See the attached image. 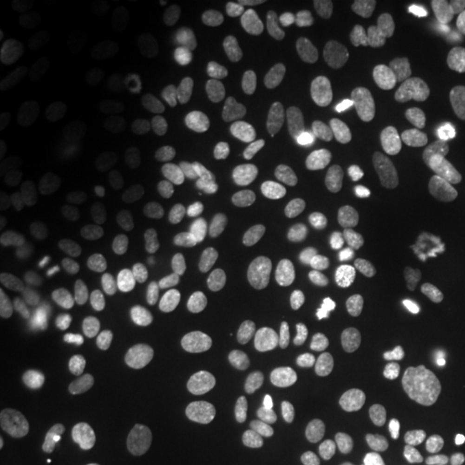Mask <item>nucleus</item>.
Here are the masks:
<instances>
[{
	"label": "nucleus",
	"mask_w": 465,
	"mask_h": 465,
	"mask_svg": "<svg viewBox=\"0 0 465 465\" xmlns=\"http://www.w3.org/2000/svg\"><path fill=\"white\" fill-rule=\"evenodd\" d=\"M334 212L339 216L342 235H345L356 224V207H353L351 194H349L345 185L322 183L315 194H312V218L319 220L323 229L328 231L330 224H332Z\"/></svg>",
	"instance_id": "obj_27"
},
{
	"label": "nucleus",
	"mask_w": 465,
	"mask_h": 465,
	"mask_svg": "<svg viewBox=\"0 0 465 465\" xmlns=\"http://www.w3.org/2000/svg\"><path fill=\"white\" fill-rule=\"evenodd\" d=\"M83 0H33L28 5V15L33 25L42 31L63 35L74 31V25L84 14Z\"/></svg>",
	"instance_id": "obj_28"
},
{
	"label": "nucleus",
	"mask_w": 465,
	"mask_h": 465,
	"mask_svg": "<svg viewBox=\"0 0 465 465\" xmlns=\"http://www.w3.org/2000/svg\"><path fill=\"white\" fill-rule=\"evenodd\" d=\"M461 306H463V312H465V291H463V298H461Z\"/></svg>",
	"instance_id": "obj_44"
},
{
	"label": "nucleus",
	"mask_w": 465,
	"mask_h": 465,
	"mask_svg": "<svg viewBox=\"0 0 465 465\" xmlns=\"http://www.w3.org/2000/svg\"><path fill=\"white\" fill-rule=\"evenodd\" d=\"M444 232V252L452 261L465 259V194L457 196L446 218L441 220Z\"/></svg>",
	"instance_id": "obj_34"
},
{
	"label": "nucleus",
	"mask_w": 465,
	"mask_h": 465,
	"mask_svg": "<svg viewBox=\"0 0 465 465\" xmlns=\"http://www.w3.org/2000/svg\"><path fill=\"white\" fill-rule=\"evenodd\" d=\"M449 418L452 420V424H455L459 438H461V441H465V403L450 405Z\"/></svg>",
	"instance_id": "obj_39"
},
{
	"label": "nucleus",
	"mask_w": 465,
	"mask_h": 465,
	"mask_svg": "<svg viewBox=\"0 0 465 465\" xmlns=\"http://www.w3.org/2000/svg\"><path fill=\"white\" fill-rule=\"evenodd\" d=\"M248 274L261 284H278V289H284L304 282L312 274V263L291 250L267 248L250 257Z\"/></svg>",
	"instance_id": "obj_16"
},
{
	"label": "nucleus",
	"mask_w": 465,
	"mask_h": 465,
	"mask_svg": "<svg viewBox=\"0 0 465 465\" xmlns=\"http://www.w3.org/2000/svg\"><path fill=\"white\" fill-rule=\"evenodd\" d=\"M226 20L237 37L252 42V39L263 37L274 25V9L263 0H240L229 9Z\"/></svg>",
	"instance_id": "obj_29"
},
{
	"label": "nucleus",
	"mask_w": 465,
	"mask_h": 465,
	"mask_svg": "<svg viewBox=\"0 0 465 465\" xmlns=\"http://www.w3.org/2000/svg\"><path fill=\"white\" fill-rule=\"evenodd\" d=\"M353 257L364 274L386 284H403L414 274L410 261L377 232H366L353 246Z\"/></svg>",
	"instance_id": "obj_14"
},
{
	"label": "nucleus",
	"mask_w": 465,
	"mask_h": 465,
	"mask_svg": "<svg viewBox=\"0 0 465 465\" xmlns=\"http://www.w3.org/2000/svg\"><path fill=\"white\" fill-rule=\"evenodd\" d=\"M403 242L427 267H440L444 259V232L435 212H422L405 226Z\"/></svg>",
	"instance_id": "obj_24"
},
{
	"label": "nucleus",
	"mask_w": 465,
	"mask_h": 465,
	"mask_svg": "<svg viewBox=\"0 0 465 465\" xmlns=\"http://www.w3.org/2000/svg\"><path fill=\"white\" fill-rule=\"evenodd\" d=\"M168 278V263L153 252H138L114 274V295L127 306L144 304L160 293Z\"/></svg>",
	"instance_id": "obj_12"
},
{
	"label": "nucleus",
	"mask_w": 465,
	"mask_h": 465,
	"mask_svg": "<svg viewBox=\"0 0 465 465\" xmlns=\"http://www.w3.org/2000/svg\"><path fill=\"white\" fill-rule=\"evenodd\" d=\"M69 182V171L63 164H52L11 192L0 205V224L20 226L33 220L58 199Z\"/></svg>",
	"instance_id": "obj_6"
},
{
	"label": "nucleus",
	"mask_w": 465,
	"mask_h": 465,
	"mask_svg": "<svg viewBox=\"0 0 465 465\" xmlns=\"http://www.w3.org/2000/svg\"><path fill=\"white\" fill-rule=\"evenodd\" d=\"M15 377H17V364H15L14 353L7 351V349H3V351H0V394H3V397H7L11 386H14Z\"/></svg>",
	"instance_id": "obj_37"
},
{
	"label": "nucleus",
	"mask_w": 465,
	"mask_h": 465,
	"mask_svg": "<svg viewBox=\"0 0 465 465\" xmlns=\"http://www.w3.org/2000/svg\"><path fill=\"white\" fill-rule=\"evenodd\" d=\"M52 465H89V461H86V457L80 455V452L67 450L63 452V455H58Z\"/></svg>",
	"instance_id": "obj_40"
},
{
	"label": "nucleus",
	"mask_w": 465,
	"mask_h": 465,
	"mask_svg": "<svg viewBox=\"0 0 465 465\" xmlns=\"http://www.w3.org/2000/svg\"><path fill=\"white\" fill-rule=\"evenodd\" d=\"M298 124V113L289 104L265 100L243 108L229 124L226 138L235 149L259 151L287 141Z\"/></svg>",
	"instance_id": "obj_3"
},
{
	"label": "nucleus",
	"mask_w": 465,
	"mask_h": 465,
	"mask_svg": "<svg viewBox=\"0 0 465 465\" xmlns=\"http://www.w3.org/2000/svg\"><path fill=\"white\" fill-rule=\"evenodd\" d=\"M218 106V86L201 75H183L168 91V114L179 132L194 134L212 119Z\"/></svg>",
	"instance_id": "obj_10"
},
{
	"label": "nucleus",
	"mask_w": 465,
	"mask_h": 465,
	"mask_svg": "<svg viewBox=\"0 0 465 465\" xmlns=\"http://www.w3.org/2000/svg\"><path fill=\"white\" fill-rule=\"evenodd\" d=\"M388 397L401 405H420L440 391L438 371L427 364H410L399 369L388 381Z\"/></svg>",
	"instance_id": "obj_22"
},
{
	"label": "nucleus",
	"mask_w": 465,
	"mask_h": 465,
	"mask_svg": "<svg viewBox=\"0 0 465 465\" xmlns=\"http://www.w3.org/2000/svg\"><path fill=\"white\" fill-rule=\"evenodd\" d=\"M125 95L127 84L119 75H100L72 97V119L83 127L102 124L124 104Z\"/></svg>",
	"instance_id": "obj_15"
},
{
	"label": "nucleus",
	"mask_w": 465,
	"mask_h": 465,
	"mask_svg": "<svg viewBox=\"0 0 465 465\" xmlns=\"http://www.w3.org/2000/svg\"><path fill=\"white\" fill-rule=\"evenodd\" d=\"M452 22L444 11H431L416 22L411 28L410 39H407V50H410L411 61L416 65H433L440 61L450 44Z\"/></svg>",
	"instance_id": "obj_20"
},
{
	"label": "nucleus",
	"mask_w": 465,
	"mask_h": 465,
	"mask_svg": "<svg viewBox=\"0 0 465 465\" xmlns=\"http://www.w3.org/2000/svg\"><path fill=\"white\" fill-rule=\"evenodd\" d=\"M240 465H254V463H240Z\"/></svg>",
	"instance_id": "obj_45"
},
{
	"label": "nucleus",
	"mask_w": 465,
	"mask_h": 465,
	"mask_svg": "<svg viewBox=\"0 0 465 465\" xmlns=\"http://www.w3.org/2000/svg\"><path fill=\"white\" fill-rule=\"evenodd\" d=\"M261 192V177L250 171H229L218 177L213 185V203L223 213L229 216H240L242 212L252 205Z\"/></svg>",
	"instance_id": "obj_25"
},
{
	"label": "nucleus",
	"mask_w": 465,
	"mask_h": 465,
	"mask_svg": "<svg viewBox=\"0 0 465 465\" xmlns=\"http://www.w3.org/2000/svg\"><path fill=\"white\" fill-rule=\"evenodd\" d=\"M56 444V431L50 424H37L11 440V455L20 465H44Z\"/></svg>",
	"instance_id": "obj_31"
},
{
	"label": "nucleus",
	"mask_w": 465,
	"mask_h": 465,
	"mask_svg": "<svg viewBox=\"0 0 465 465\" xmlns=\"http://www.w3.org/2000/svg\"><path fill=\"white\" fill-rule=\"evenodd\" d=\"M291 403H293L291 383L276 377H265L246 388L237 405V414L250 431H265L267 427L284 418L291 410Z\"/></svg>",
	"instance_id": "obj_11"
},
{
	"label": "nucleus",
	"mask_w": 465,
	"mask_h": 465,
	"mask_svg": "<svg viewBox=\"0 0 465 465\" xmlns=\"http://www.w3.org/2000/svg\"><path fill=\"white\" fill-rule=\"evenodd\" d=\"M394 465H433V461L420 450H405L394 459Z\"/></svg>",
	"instance_id": "obj_38"
},
{
	"label": "nucleus",
	"mask_w": 465,
	"mask_h": 465,
	"mask_svg": "<svg viewBox=\"0 0 465 465\" xmlns=\"http://www.w3.org/2000/svg\"><path fill=\"white\" fill-rule=\"evenodd\" d=\"M104 45L97 35L89 31H67L54 35L45 45V58L61 72L80 74L102 58Z\"/></svg>",
	"instance_id": "obj_18"
},
{
	"label": "nucleus",
	"mask_w": 465,
	"mask_h": 465,
	"mask_svg": "<svg viewBox=\"0 0 465 465\" xmlns=\"http://www.w3.org/2000/svg\"><path fill=\"white\" fill-rule=\"evenodd\" d=\"M330 465H356L353 461H334V463H330Z\"/></svg>",
	"instance_id": "obj_43"
},
{
	"label": "nucleus",
	"mask_w": 465,
	"mask_h": 465,
	"mask_svg": "<svg viewBox=\"0 0 465 465\" xmlns=\"http://www.w3.org/2000/svg\"><path fill=\"white\" fill-rule=\"evenodd\" d=\"M403 429L411 444L431 461L450 463L461 455L463 441L449 414L429 407H416L403 418Z\"/></svg>",
	"instance_id": "obj_8"
},
{
	"label": "nucleus",
	"mask_w": 465,
	"mask_h": 465,
	"mask_svg": "<svg viewBox=\"0 0 465 465\" xmlns=\"http://www.w3.org/2000/svg\"><path fill=\"white\" fill-rule=\"evenodd\" d=\"M28 302V284L25 281H7L0 287V325L14 323Z\"/></svg>",
	"instance_id": "obj_36"
},
{
	"label": "nucleus",
	"mask_w": 465,
	"mask_h": 465,
	"mask_svg": "<svg viewBox=\"0 0 465 465\" xmlns=\"http://www.w3.org/2000/svg\"><path fill=\"white\" fill-rule=\"evenodd\" d=\"M56 399L48 391H28L20 392L9 401H5L0 410V438L14 440L17 433L26 429L45 424L54 414Z\"/></svg>",
	"instance_id": "obj_19"
},
{
	"label": "nucleus",
	"mask_w": 465,
	"mask_h": 465,
	"mask_svg": "<svg viewBox=\"0 0 465 465\" xmlns=\"http://www.w3.org/2000/svg\"><path fill=\"white\" fill-rule=\"evenodd\" d=\"M315 302L304 291L276 289L261 304V322L281 334H300L315 323Z\"/></svg>",
	"instance_id": "obj_13"
},
{
	"label": "nucleus",
	"mask_w": 465,
	"mask_h": 465,
	"mask_svg": "<svg viewBox=\"0 0 465 465\" xmlns=\"http://www.w3.org/2000/svg\"><path fill=\"white\" fill-rule=\"evenodd\" d=\"M270 449L276 465H311V450L293 424H278L270 435Z\"/></svg>",
	"instance_id": "obj_32"
},
{
	"label": "nucleus",
	"mask_w": 465,
	"mask_h": 465,
	"mask_svg": "<svg viewBox=\"0 0 465 465\" xmlns=\"http://www.w3.org/2000/svg\"><path fill=\"white\" fill-rule=\"evenodd\" d=\"M153 449L141 435L132 431H119L106 440L97 455V465H151Z\"/></svg>",
	"instance_id": "obj_30"
},
{
	"label": "nucleus",
	"mask_w": 465,
	"mask_h": 465,
	"mask_svg": "<svg viewBox=\"0 0 465 465\" xmlns=\"http://www.w3.org/2000/svg\"><path fill=\"white\" fill-rule=\"evenodd\" d=\"M435 147L450 164H465V121L446 116L435 127Z\"/></svg>",
	"instance_id": "obj_33"
},
{
	"label": "nucleus",
	"mask_w": 465,
	"mask_h": 465,
	"mask_svg": "<svg viewBox=\"0 0 465 465\" xmlns=\"http://www.w3.org/2000/svg\"><path fill=\"white\" fill-rule=\"evenodd\" d=\"M440 102L452 116L465 121V67H455L444 74L438 89Z\"/></svg>",
	"instance_id": "obj_35"
},
{
	"label": "nucleus",
	"mask_w": 465,
	"mask_h": 465,
	"mask_svg": "<svg viewBox=\"0 0 465 465\" xmlns=\"http://www.w3.org/2000/svg\"><path fill=\"white\" fill-rule=\"evenodd\" d=\"M272 224L284 232L306 229L312 223V194L300 183H282L272 192L267 203Z\"/></svg>",
	"instance_id": "obj_21"
},
{
	"label": "nucleus",
	"mask_w": 465,
	"mask_h": 465,
	"mask_svg": "<svg viewBox=\"0 0 465 465\" xmlns=\"http://www.w3.org/2000/svg\"><path fill=\"white\" fill-rule=\"evenodd\" d=\"M377 317L388 334L405 341L416 334L420 323V311L416 300L403 289H388L377 302Z\"/></svg>",
	"instance_id": "obj_23"
},
{
	"label": "nucleus",
	"mask_w": 465,
	"mask_h": 465,
	"mask_svg": "<svg viewBox=\"0 0 465 465\" xmlns=\"http://www.w3.org/2000/svg\"><path fill=\"white\" fill-rule=\"evenodd\" d=\"M312 405L317 414L328 422H341L351 414L353 386L351 377L341 366H325L319 371L311 386Z\"/></svg>",
	"instance_id": "obj_17"
},
{
	"label": "nucleus",
	"mask_w": 465,
	"mask_h": 465,
	"mask_svg": "<svg viewBox=\"0 0 465 465\" xmlns=\"http://www.w3.org/2000/svg\"><path fill=\"white\" fill-rule=\"evenodd\" d=\"M416 7H418V3H399V9H401V14H414L416 11Z\"/></svg>",
	"instance_id": "obj_42"
},
{
	"label": "nucleus",
	"mask_w": 465,
	"mask_h": 465,
	"mask_svg": "<svg viewBox=\"0 0 465 465\" xmlns=\"http://www.w3.org/2000/svg\"><path fill=\"white\" fill-rule=\"evenodd\" d=\"M216 312L201 302H182L173 306L158 323L160 345L171 353L201 351L216 334Z\"/></svg>",
	"instance_id": "obj_5"
},
{
	"label": "nucleus",
	"mask_w": 465,
	"mask_h": 465,
	"mask_svg": "<svg viewBox=\"0 0 465 465\" xmlns=\"http://www.w3.org/2000/svg\"><path fill=\"white\" fill-rule=\"evenodd\" d=\"M7 95H9V80L7 75H0V102L7 100Z\"/></svg>",
	"instance_id": "obj_41"
},
{
	"label": "nucleus",
	"mask_w": 465,
	"mask_h": 465,
	"mask_svg": "<svg viewBox=\"0 0 465 465\" xmlns=\"http://www.w3.org/2000/svg\"><path fill=\"white\" fill-rule=\"evenodd\" d=\"M61 134V116L52 104L26 95L11 102L0 124V153L9 162H31Z\"/></svg>",
	"instance_id": "obj_1"
},
{
	"label": "nucleus",
	"mask_w": 465,
	"mask_h": 465,
	"mask_svg": "<svg viewBox=\"0 0 465 465\" xmlns=\"http://www.w3.org/2000/svg\"><path fill=\"white\" fill-rule=\"evenodd\" d=\"M100 282V263L89 250H69L50 265L44 306L54 317H74L89 304Z\"/></svg>",
	"instance_id": "obj_2"
},
{
	"label": "nucleus",
	"mask_w": 465,
	"mask_h": 465,
	"mask_svg": "<svg viewBox=\"0 0 465 465\" xmlns=\"http://www.w3.org/2000/svg\"><path fill=\"white\" fill-rule=\"evenodd\" d=\"M125 149L121 143H102L91 153L84 155L75 168L72 190L83 205L100 201L106 192L116 185L125 171Z\"/></svg>",
	"instance_id": "obj_9"
},
{
	"label": "nucleus",
	"mask_w": 465,
	"mask_h": 465,
	"mask_svg": "<svg viewBox=\"0 0 465 465\" xmlns=\"http://www.w3.org/2000/svg\"><path fill=\"white\" fill-rule=\"evenodd\" d=\"M323 52L322 26L315 17L295 15L284 26L281 37V69L291 83H302L317 72Z\"/></svg>",
	"instance_id": "obj_7"
},
{
	"label": "nucleus",
	"mask_w": 465,
	"mask_h": 465,
	"mask_svg": "<svg viewBox=\"0 0 465 465\" xmlns=\"http://www.w3.org/2000/svg\"><path fill=\"white\" fill-rule=\"evenodd\" d=\"M349 130L366 144L391 143L397 134V113L388 93L377 84H356L342 97Z\"/></svg>",
	"instance_id": "obj_4"
},
{
	"label": "nucleus",
	"mask_w": 465,
	"mask_h": 465,
	"mask_svg": "<svg viewBox=\"0 0 465 465\" xmlns=\"http://www.w3.org/2000/svg\"><path fill=\"white\" fill-rule=\"evenodd\" d=\"M377 322H380V317H377V306L373 302L353 298V295L336 300L328 312L330 330L334 334L345 336V339L369 334Z\"/></svg>",
	"instance_id": "obj_26"
}]
</instances>
